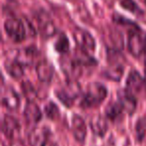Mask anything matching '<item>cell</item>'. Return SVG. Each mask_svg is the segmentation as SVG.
Masks as SVG:
<instances>
[{
    "label": "cell",
    "mask_w": 146,
    "mask_h": 146,
    "mask_svg": "<svg viewBox=\"0 0 146 146\" xmlns=\"http://www.w3.org/2000/svg\"><path fill=\"white\" fill-rule=\"evenodd\" d=\"M4 30L7 36L14 42H21L26 38V28L22 20L18 18H8L4 22Z\"/></svg>",
    "instance_id": "cell-5"
},
{
    "label": "cell",
    "mask_w": 146,
    "mask_h": 146,
    "mask_svg": "<svg viewBox=\"0 0 146 146\" xmlns=\"http://www.w3.org/2000/svg\"><path fill=\"white\" fill-rule=\"evenodd\" d=\"M20 131V124L15 117L5 115L2 120V132L7 138H14Z\"/></svg>",
    "instance_id": "cell-15"
},
{
    "label": "cell",
    "mask_w": 146,
    "mask_h": 146,
    "mask_svg": "<svg viewBox=\"0 0 146 146\" xmlns=\"http://www.w3.org/2000/svg\"><path fill=\"white\" fill-rule=\"evenodd\" d=\"M90 128L92 132L97 136H103L107 132L108 123L105 117L101 115H95L90 120Z\"/></svg>",
    "instance_id": "cell-18"
},
{
    "label": "cell",
    "mask_w": 146,
    "mask_h": 146,
    "mask_svg": "<svg viewBox=\"0 0 146 146\" xmlns=\"http://www.w3.org/2000/svg\"><path fill=\"white\" fill-rule=\"evenodd\" d=\"M1 102L7 109L14 111L20 106V96L12 87H6L2 90Z\"/></svg>",
    "instance_id": "cell-12"
},
{
    "label": "cell",
    "mask_w": 146,
    "mask_h": 146,
    "mask_svg": "<svg viewBox=\"0 0 146 146\" xmlns=\"http://www.w3.org/2000/svg\"><path fill=\"white\" fill-rule=\"evenodd\" d=\"M23 115L28 123L37 124L42 118V112L36 103L32 101H28L24 108Z\"/></svg>",
    "instance_id": "cell-16"
},
{
    "label": "cell",
    "mask_w": 146,
    "mask_h": 146,
    "mask_svg": "<svg viewBox=\"0 0 146 146\" xmlns=\"http://www.w3.org/2000/svg\"><path fill=\"white\" fill-rule=\"evenodd\" d=\"M69 47H70V44H69V40L66 35H65L64 33L59 34L58 38H57L56 42H55V44H54L55 50L58 53L64 54V53L68 52Z\"/></svg>",
    "instance_id": "cell-22"
},
{
    "label": "cell",
    "mask_w": 146,
    "mask_h": 146,
    "mask_svg": "<svg viewBox=\"0 0 146 146\" xmlns=\"http://www.w3.org/2000/svg\"><path fill=\"white\" fill-rule=\"evenodd\" d=\"M126 89L132 92L134 95L143 93L146 90V79L140 75L139 72L132 70L126 79Z\"/></svg>",
    "instance_id": "cell-8"
},
{
    "label": "cell",
    "mask_w": 146,
    "mask_h": 146,
    "mask_svg": "<svg viewBox=\"0 0 146 146\" xmlns=\"http://www.w3.org/2000/svg\"><path fill=\"white\" fill-rule=\"evenodd\" d=\"M107 96V89L103 84L99 82H92L86 87L84 94L82 95L81 106L90 108L95 107L102 103Z\"/></svg>",
    "instance_id": "cell-1"
},
{
    "label": "cell",
    "mask_w": 146,
    "mask_h": 146,
    "mask_svg": "<svg viewBox=\"0 0 146 146\" xmlns=\"http://www.w3.org/2000/svg\"><path fill=\"white\" fill-rule=\"evenodd\" d=\"M117 101L123 108V110L129 115L135 112L137 108V98L128 89H121L117 92Z\"/></svg>",
    "instance_id": "cell-7"
},
{
    "label": "cell",
    "mask_w": 146,
    "mask_h": 146,
    "mask_svg": "<svg viewBox=\"0 0 146 146\" xmlns=\"http://www.w3.org/2000/svg\"><path fill=\"white\" fill-rule=\"evenodd\" d=\"M60 67L68 80H77L81 75L82 66L73 58H62L60 61Z\"/></svg>",
    "instance_id": "cell-9"
},
{
    "label": "cell",
    "mask_w": 146,
    "mask_h": 146,
    "mask_svg": "<svg viewBox=\"0 0 146 146\" xmlns=\"http://www.w3.org/2000/svg\"><path fill=\"white\" fill-rule=\"evenodd\" d=\"M22 89L23 93H24V95L26 96L28 100H30L31 98H33L35 96V90L30 82H24L22 84Z\"/></svg>",
    "instance_id": "cell-26"
},
{
    "label": "cell",
    "mask_w": 146,
    "mask_h": 146,
    "mask_svg": "<svg viewBox=\"0 0 146 146\" xmlns=\"http://www.w3.org/2000/svg\"><path fill=\"white\" fill-rule=\"evenodd\" d=\"M39 31L44 38H50L56 33V27L49 16H40L38 18Z\"/></svg>",
    "instance_id": "cell-17"
},
{
    "label": "cell",
    "mask_w": 146,
    "mask_h": 146,
    "mask_svg": "<svg viewBox=\"0 0 146 146\" xmlns=\"http://www.w3.org/2000/svg\"><path fill=\"white\" fill-rule=\"evenodd\" d=\"M44 111L46 116L48 118H50V119H56L59 116V113H60L58 107L53 102H49L47 105H45Z\"/></svg>",
    "instance_id": "cell-25"
},
{
    "label": "cell",
    "mask_w": 146,
    "mask_h": 146,
    "mask_svg": "<svg viewBox=\"0 0 146 146\" xmlns=\"http://www.w3.org/2000/svg\"><path fill=\"white\" fill-rule=\"evenodd\" d=\"M55 69L53 64L48 60H41L36 65V74L40 81L49 83L54 76Z\"/></svg>",
    "instance_id": "cell-13"
},
{
    "label": "cell",
    "mask_w": 146,
    "mask_h": 146,
    "mask_svg": "<svg viewBox=\"0 0 146 146\" xmlns=\"http://www.w3.org/2000/svg\"><path fill=\"white\" fill-rule=\"evenodd\" d=\"M127 47L134 57H139L146 52V32L135 26L129 30Z\"/></svg>",
    "instance_id": "cell-3"
},
{
    "label": "cell",
    "mask_w": 146,
    "mask_h": 146,
    "mask_svg": "<svg viewBox=\"0 0 146 146\" xmlns=\"http://www.w3.org/2000/svg\"><path fill=\"white\" fill-rule=\"evenodd\" d=\"M73 38L80 49L88 53H93L95 50L96 43L93 36L87 30L82 28H75L73 30Z\"/></svg>",
    "instance_id": "cell-6"
},
{
    "label": "cell",
    "mask_w": 146,
    "mask_h": 146,
    "mask_svg": "<svg viewBox=\"0 0 146 146\" xmlns=\"http://www.w3.org/2000/svg\"><path fill=\"white\" fill-rule=\"evenodd\" d=\"M135 132H136V137H137L138 141H142L145 138L146 134V119L145 118H140L138 120L137 124L135 126Z\"/></svg>",
    "instance_id": "cell-24"
},
{
    "label": "cell",
    "mask_w": 146,
    "mask_h": 146,
    "mask_svg": "<svg viewBox=\"0 0 146 146\" xmlns=\"http://www.w3.org/2000/svg\"><path fill=\"white\" fill-rule=\"evenodd\" d=\"M74 59L81 65L83 66H95L97 64V61L93 58V57L90 55V53L86 52V51L82 50V49H78L75 51V54H74Z\"/></svg>",
    "instance_id": "cell-19"
},
{
    "label": "cell",
    "mask_w": 146,
    "mask_h": 146,
    "mask_svg": "<svg viewBox=\"0 0 146 146\" xmlns=\"http://www.w3.org/2000/svg\"><path fill=\"white\" fill-rule=\"evenodd\" d=\"M71 128L76 141L84 142L87 134V126L83 118L80 117L79 115H73L71 119Z\"/></svg>",
    "instance_id": "cell-14"
},
{
    "label": "cell",
    "mask_w": 146,
    "mask_h": 146,
    "mask_svg": "<svg viewBox=\"0 0 146 146\" xmlns=\"http://www.w3.org/2000/svg\"><path fill=\"white\" fill-rule=\"evenodd\" d=\"M5 69H6L7 73L11 76L12 78H15V79H19L23 76L24 74V69H23V66L18 63L16 60H12V61H7L5 63Z\"/></svg>",
    "instance_id": "cell-20"
},
{
    "label": "cell",
    "mask_w": 146,
    "mask_h": 146,
    "mask_svg": "<svg viewBox=\"0 0 146 146\" xmlns=\"http://www.w3.org/2000/svg\"><path fill=\"white\" fill-rule=\"evenodd\" d=\"M49 139V130L46 127H35L30 131L28 142L30 146H46Z\"/></svg>",
    "instance_id": "cell-11"
},
{
    "label": "cell",
    "mask_w": 146,
    "mask_h": 146,
    "mask_svg": "<svg viewBox=\"0 0 146 146\" xmlns=\"http://www.w3.org/2000/svg\"><path fill=\"white\" fill-rule=\"evenodd\" d=\"M144 70H145V73H146V52L144 54Z\"/></svg>",
    "instance_id": "cell-27"
},
{
    "label": "cell",
    "mask_w": 146,
    "mask_h": 146,
    "mask_svg": "<svg viewBox=\"0 0 146 146\" xmlns=\"http://www.w3.org/2000/svg\"><path fill=\"white\" fill-rule=\"evenodd\" d=\"M37 56H38V50L36 47L27 46L17 51L15 54V60L20 63L23 67L30 66L34 63Z\"/></svg>",
    "instance_id": "cell-10"
},
{
    "label": "cell",
    "mask_w": 146,
    "mask_h": 146,
    "mask_svg": "<svg viewBox=\"0 0 146 146\" xmlns=\"http://www.w3.org/2000/svg\"><path fill=\"white\" fill-rule=\"evenodd\" d=\"M123 111H124L123 108L121 107L119 102L116 101V102H113V103H110L109 105L106 107L105 114L108 119L112 120V121H115V120H117L118 118L122 115Z\"/></svg>",
    "instance_id": "cell-21"
},
{
    "label": "cell",
    "mask_w": 146,
    "mask_h": 146,
    "mask_svg": "<svg viewBox=\"0 0 146 146\" xmlns=\"http://www.w3.org/2000/svg\"><path fill=\"white\" fill-rule=\"evenodd\" d=\"M119 4L123 7L124 9L130 11L131 13L136 15H142L143 14V11L142 9L134 2V0H118Z\"/></svg>",
    "instance_id": "cell-23"
},
{
    "label": "cell",
    "mask_w": 146,
    "mask_h": 146,
    "mask_svg": "<svg viewBox=\"0 0 146 146\" xmlns=\"http://www.w3.org/2000/svg\"><path fill=\"white\" fill-rule=\"evenodd\" d=\"M52 146H56V145H55V144H54V145H52Z\"/></svg>",
    "instance_id": "cell-28"
},
{
    "label": "cell",
    "mask_w": 146,
    "mask_h": 146,
    "mask_svg": "<svg viewBox=\"0 0 146 146\" xmlns=\"http://www.w3.org/2000/svg\"><path fill=\"white\" fill-rule=\"evenodd\" d=\"M57 98L67 107H70L81 94V85L77 80H68L55 90Z\"/></svg>",
    "instance_id": "cell-2"
},
{
    "label": "cell",
    "mask_w": 146,
    "mask_h": 146,
    "mask_svg": "<svg viewBox=\"0 0 146 146\" xmlns=\"http://www.w3.org/2000/svg\"><path fill=\"white\" fill-rule=\"evenodd\" d=\"M123 59L119 50L108 49V66L104 70V75L115 81L121 79L124 73V64L122 62Z\"/></svg>",
    "instance_id": "cell-4"
}]
</instances>
